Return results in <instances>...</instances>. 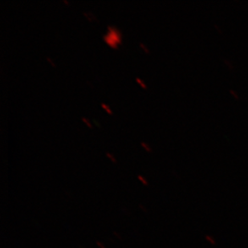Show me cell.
<instances>
[{
	"mask_svg": "<svg viewBox=\"0 0 248 248\" xmlns=\"http://www.w3.org/2000/svg\"><path fill=\"white\" fill-rule=\"evenodd\" d=\"M101 107H102V108H103L106 111V112H108V114H112V111H111L110 108H109V107H108L107 105H106L105 103H101Z\"/></svg>",
	"mask_w": 248,
	"mask_h": 248,
	"instance_id": "cell-5",
	"label": "cell"
},
{
	"mask_svg": "<svg viewBox=\"0 0 248 248\" xmlns=\"http://www.w3.org/2000/svg\"><path fill=\"white\" fill-rule=\"evenodd\" d=\"M93 122L94 123H95V124H97V125H98V123H97V122H96V120H93Z\"/></svg>",
	"mask_w": 248,
	"mask_h": 248,
	"instance_id": "cell-14",
	"label": "cell"
},
{
	"mask_svg": "<svg viewBox=\"0 0 248 248\" xmlns=\"http://www.w3.org/2000/svg\"><path fill=\"white\" fill-rule=\"evenodd\" d=\"M46 60H47L48 62H49L51 64H52V66H55L54 62H53V61H52V59L49 58L48 56H46Z\"/></svg>",
	"mask_w": 248,
	"mask_h": 248,
	"instance_id": "cell-10",
	"label": "cell"
},
{
	"mask_svg": "<svg viewBox=\"0 0 248 248\" xmlns=\"http://www.w3.org/2000/svg\"><path fill=\"white\" fill-rule=\"evenodd\" d=\"M136 81L138 84H140V86L142 87L143 89H146V85H145V82L140 78H136Z\"/></svg>",
	"mask_w": 248,
	"mask_h": 248,
	"instance_id": "cell-6",
	"label": "cell"
},
{
	"mask_svg": "<svg viewBox=\"0 0 248 248\" xmlns=\"http://www.w3.org/2000/svg\"><path fill=\"white\" fill-rule=\"evenodd\" d=\"M230 93H231L233 94V95H234V97H235V98H236V99L239 98V96H238V95H237V94L235 93H234V92L233 91V90H232V89H231V90H230Z\"/></svg>",
	"mask_w": 248,
	"mask_h": 248,
	"instance_id": "cell-12",
	"label": "cell"
},
{
	"mask_svg": "<svg viewBox=\"0 0 248 248\" xmlns=\"http://www.w3.org/2000/svg\"><path fill=\"white\" fill-rule=\"evenodd\" d=\"M84 15L89 20L96 19V18H95V16H94L93 15V13H91V12H84Z\"/></svg>",
	"mask_w": 248,
	"mask_h": 248,
	"instance_id": "cell-4",
	"label": "cell"
},
{
	"mask_svg": "<svg viewBox=\"0 0 248 248\" xmlns=\"http://www.w3.org/2000/svg\"><path fill=\"white\" fill-rule=\"evenodd\" d=\"M81 120H82V122H84V124H86L87 126L89 127V128H92L91 123L89 122V120L84 117H81Z\"/></svg>",
	"mask_w": 248,
	"mask_h": 248,
	"instance_id": "cell-7",
	"label": "cell"
},
{
	"mask_svg": "<svg viewBox=\"0 0 248 248\" xmlns=\"http://www.w3.org/2000/svg\"><path fill=\"white\" fill-rule=\"evenodd\" d=\"M138 179L140 180V183H142L143 185L145 186H148L149 185V183H148V181L145 179L144 177H143L142 175H140V174H139V175L138 176Z\"/></svg>",
	"mask_w": 248,
	"mask_h": 248,
	"instance_id": "cell-3",
	"label": "cell"
},
{
	"mask_svg": "<svg viewBox=\"0 0 248 248\" xmlns=\"http://www.w3.org/2000/svg\"><path fill=\"white\" fill-rule=\"evenodd\" d=\"M139 45H140V47L142 48L144 51H145L146 53H149L150 52V50H149V48L148 47H145V45L143 44V43L140 42L139 43Z\"/></svg>",
	"mask_w": 248,
	"mask_h": 248,
	"instance_id": "cell-9",
	"label": "cell"
},
{
	"mask_svg": "<svg viewBox=\"0 0 248 248\" xmlns=\"http://www.w3.org/2000/svg\"><path fill=\"white\" fill-rule=\"evenodd\" d=\"M63 2H64V3H66V4H68V2L67 1V0H63Z\"/></svg>",
	"mask_w": 248,
	"mask_h": 248,
	"instance_id": "cell-13",
	"label": "cell"
},
{
	"mask_svg": "<svg viewBox=\"0 0 248 248\" xmlns=\"http://www.w3.org/2000/svg\"><path fill=\"white\" fill-rule=\"evenodd\" d=\"M140 145L142 146L144 149H145L147 152H151L152 150H151V148H150V145H148L147 143H145V141H140Z\"/></svg>",
	"mask_w": 248,
	"mask_h": 248,
	"instance_id": "cell-2",
	"label": "cell"
},
{
	"mask_svg": "<svg viewBox=\"0 0 248 248\" xmlns=\"http://www.w3.org/2000/svg\"><path fill=\"white\" fill-rule=\"evenodd\" d=\"M106 156L109 158V159L111 160V162H113V163H116L117 162V161H116V159H115V157L112 156V154H110V153L106 152Z\"/></svg>",
	"mask_w": 248,
	"mask_h": 248,
	"instance_id": "cell-8",
	"label": "cell"
},
{
	"mask_svg": "<svg viewBox=\"0 0 248 248\" xmlns=\"http://www.w3.org/2000/svg\"><path fill=\"white\" fill-rule=\"evenodd\" d=\"M96 244H97V246H98L100 248H106V247H105V245H104L102 243H101V242H96Z\"/></svg>",
	"mask_w": 248,
	"mask_h": 248,
	"instance_id": "cell-11",
	"label": "cell"
},
{
	"mask_svg": "<svg viewBox=\"0 0 248 248\" xmlns=\"http://www.w3.org/2000/svg\"><path fill=\"white\" fill-rule=\"evenodd\" d=\"M104 40L108 44L110 47L116 48L117 45L121 43V34L119 31L115 27L108 26V33L104 35Z\"/></svg>",
	"mask_w": 248,
	"mask_h": 248,
	"instance_id": "cell-1",
	"label": "cell"
}]
</instances>
